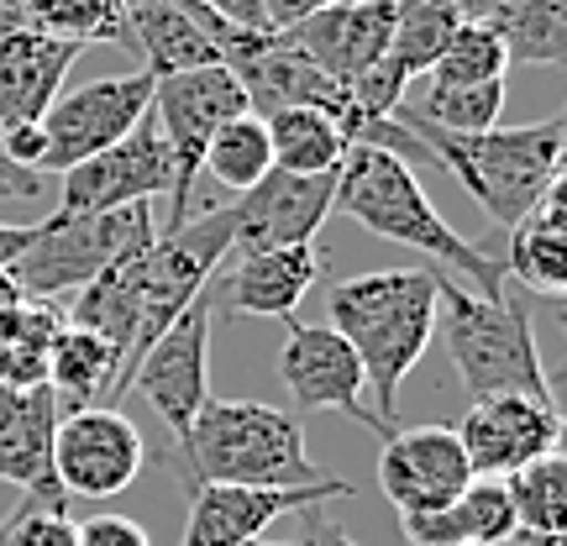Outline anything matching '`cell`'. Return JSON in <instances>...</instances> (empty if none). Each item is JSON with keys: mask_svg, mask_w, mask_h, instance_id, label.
Segmentation results:
<instances>
[{"mask_svg": "<svg viewBox=\"0 0 567 546\" xmlns=\"http://www.w3.org/2000/svg\"><path fill=\"white\" fill-rule=\"evenodd\" d=\"M331 331L342 337L363 379L373 389V415L400 431V384L410 368L425 358V347L436 337V274L431 268H379L358 279H337L326 295Z\"/></svg>", "mask_w": 567, "mask_h": 546, "instance_id": "obj_1", "label": "cell"}, {"mask_svg": "<svg viewBox=\"0 0 567 546\" xmlns=\"http://www.w3.org/2000/svg\"><path fill=\"white\" fill-rule=\"evenodd\" d=\"M337 210L363 231L384 237V243H400L410 253H425L431 264L452 268V274H467L478 284V295H505L509 289L505 264L478 253L463 231H452L442 222V210L431 205V195L421 189L415 168L384 153V147H368V142L347 147L342 168H337Z\"/></svg>", "mask_w": 567, "mask_h": 546, "instance_id": "obj_2", "label": "cell"}, {"mask_svg": "<svg viewBox=\"0 0 567 546\" xmlns=\"http://www.w3.org/2000/svg\"><path fill=\"white\" fill-rule=\"evenodd\" d=\"M400 122L499 226H520L551 184L563 179V122L557 116L530 126H488V132H436L410 116Z\"/></svg>", "mask_w": 567, "mask_h": 546, "instance_id": "obj_3", "label": "cell"}, {"mask_svg": "<svg viewBox=\"0 0 567 546\" xmlns=\"http://www.w3.org/2000/svg\"><path fill=\"white\" fill-rule=\"evenodd\" d=\"M436 326H442L446 358L457 368V379L473 400H499V394H520V400H551L547 363L536 352V331H530L526 300L505 289V295H467L452 279L436 274Z\"/></svg>", "mask_w": 567, "mask_h": 546, "instance_id": "obj_4", "label": "cell"}, {"mask_svg": "<svg viewBox=\"0 0 567 546\" xmlns=\"http://www.w3.org/2000/svg\"><path fill=\"white\" fill-rule=\"evenodd\" d=\"M179 452L189 484L295 488L321 478L305 452V425L295 421V410L258 400H205L195 425L179 436Z\"/></svg>", "mask_w": 567, "mask_h": 546, "instance_id": "obj_5", "label": "cell"}, {"mask_svg": "<svg viewBox=\"0 0 567 546\" xmlns=\"http://www.w3.org/2000/svg\"><path fill=\"white\" fill-rule=\"evenodd\" d=\"M231 247H237V210L210 205L205 216H184L179 226H168L163 237L142 247L137 258H126V279H132V295H137V342L126 352L116 400L126 394V379H132L137 358L200 300L210 274L231 258Z\"/></svg>", "mask_w": 567, "mask_h": 546, "instance_id": "obj_6", "label": "cell"}, {"mask_svg": "<svg viewBox=\"0 0 567 546\" xmlns=\"http://www.w3.org/2000/svg\"><path fill=\"white\" fill-rule=\"evenodd\" d=\"M158 237L147 205H122V210H95V216H48L38 222L32 247L11 264V279L21 284L27 300H59L80 295L116 264L137 258L142 247Z\"/></svg>", "mask_w": 567, "mask_h": 546, "instance_id": "obj_7", "label": "cell"}, {"mask_svg": "<svg viewBox=\"0 0 567 546\" xmlns=\"http://www.w3.org/2000/svg\"><path fill=\"white\" fill-rule=\"evenodd\" d=\"M153 122H158L168 158H174V184H168V226H179L189 216V189L200 174V153L210 132L226 126L231 116L247 111V95L237 74L226 63H205V69H184V74H163L153 80Z\"/></svg>", "mask_w": 567, "mask_h": 546, "instance_id": "obj_8", "label": "cell"}, {"mask_svg": "<svg viewBox=\"0 0 567 546\" xmlns=\"http://www.w3.org/2000/svg\"><path fill=\"white\" fill-rule=\"evenodd\" d=\"M153 105V74H105V80L74 84L42 111V168L38 174H69L74 163L105 153L122 142Z\"/></svg>", "mask_w": 567, "mask_h": 546, "instance_id": "obj_9", "label": "cell"}, {"mask_svg": "<svg viewBox=\"0 0 567 546\" xmlns=\"http://www.w3.org/2000/svg\"><path fill=\"white\" fill-rule=\"evenodd\" d=\"M147 442L116 405L63 410L53 431V478L63 499H116L142 478Z\"/></svg>", "mask_w": 567, "mask_h": 546, "instance_id": "obj_10", "label": "cell"}, {"mask_svg": "<svg viewBox=\"0 0 567 546\" xmlns=\"http://www.w3.org/2000/svg\"><path fill=\"white\" fill-rule=\"evenodd\" d=\"M59 179V216H95V210H122V205H147L153 195H168L174 158H168V142L147 111L122 142L74 163Z\"/></svg>", "mask_w": 567, "mask_h": 546, "instance_id": "obj_11", "label": "cell"}, {"mask_svg": "<svg viewBox=\"0 0 567 546\" xmlns=\"http://www.w3.org/2000/svg\"><path fill=\"white\" fill-rule=\"evenodd\" d=\"M132 389L158 410V421L174 436H184L195 425L200 405L210 400V295H200L158 342L142 352L132 379H126V394Z\"/></svg>", "mask_w": 567, "mask_h": 546, "instance_id": "obj_12", "label": "cell"}, {"mask_svg": "<svg viewBox=\"0 0 567 546\" xmlns=\"http://www.w3.org/2000/svg\"><path fill=\"white\" fill-rule=\"evenodd\" d=\"M352 484L342 478H316L295 488H252V484H195L189 494V521L179 546H247L258 542L279 515H300L326 499H347Z\"/></svg>", "mask_w": 567, "mask_h": 546, "instance_id": "obj_13", "label": "cell"}, {"mask_svg": "<svg viewBox=\"0 0 567 546\" xmlns=\"http://www.w3.org/2000/svg\"><path fill=\"white\" fill-rule=\"evenodd\" d=\"M279 379L289 389V400L300 410H342L347 421L368 425L389 436V425L368 410V379L358 352L331 331V326H295L289 321V337L279 347Z\"/></svg>", "mask_w": 567, "mask_h": 546, "instance_id": "obj_14", "label": "cell"}, {"mask_svg": "<svg viewBox=\"0 0 567 546\" xmlns=\"http://www.w3.org/2000/svg\"><path fill=\"white\" fill-rule=\"evenodd\" d=\"M473 484V467L463 457L457 431L446 425H400L384 436L379 452V488L400 515H421V509L452 505L463 488Z\"/></svg>", "mask_w": 567, "mask_h": 546, "instance_id": "obj_15", "label": "cell"}, {"mask_svg": "<svg viewBox=\"0 0 567 546\" xmlns=\"http://www.w3.org/2000/svg\"><path fill=\"white\" fill-rule=\"evenodd\" d=\"M457 442H463L473 478H505V473L536 463V457H551L563 446V415H557V405L520 400V394L473 400V410L457 425Z\"/></svg>", "mask_w": 567, "mask_h": 546, "instance_id": "obj_16", "label": "cell"}, {"mask_svg": "<svg viewBox=\"0 0 567 546\" xmlns=\"http://www.w3.org/2000/svg\"><path fill=\"white\" fill-rule=\"evenodd\" d=\"M237 253L252 247H305L321 237L326 216L337 210V174H284L268 168L264 179L237 200Z\"/></svg>", "mask_w": 567, "mask_h": 546, "instance_id": "obj_17", "label": "cell"}, {"mask_svg": "<svg viewBox=\"0 0 567 546\" xmlns=\"http://www.w3.org/2000/svg\"><path fill=\"white\" fill-rule=\"evenodd\" d=\"M59 394L48 384L11 389L0 384V484H17L27 499L63 509V488L53 478V431H59Z\"/></svg>", "mask_w": 567, "mask_h": 546, "instance_id": "obj_18", "label": "cell"}, {"mask_svg": "<svg viewBox=\"0 0 567 546\" xmlns=\"http://www.w3.org/2000/svg\"><path fill=\"white\" fill-rule=\"evenodd\" d=\"M394 32V0H337L310 21L289 27L284 38L321 69L331 84H352L368 63L384 59Z\"/></svg>", "mask_w": 567, "mask_h": 546, "instance_id": "obj_19", "label": "cell"}, {"mask_svg": "<svg viewBox=\"0 0 567 546\" xmlns=\"http://www.w3.org/2000/svg\"><path fill=\"white\" fill-rule=\"evenodd\" d=\"M84 42L48 38V32H6L0 38V132L42 122V111L63 95L69 69L80 63Z\"/></svg>", "mask_w": 567, "mask_h": 546, "instance_id": "obj_20", "label": "cell"}, {"mask_svg": "<svg viewBox=\"0 0 567 546\" xmlns=\"http://www.w3.org/2000/svg\"><path fill=\"white\" fill-rule=\"evenodd\" d=\"M321 279V253L305 247H252L243 253L221 284V305L237 316H268V321H295L300 300Z\"/></svg>", "mask_w": 567, "mask_h": 546, "instance_id": "obj_21", "label": "cell"}, {"mask_svg": "<svg viewBox=\"0 0 567 546\" xmlns=\"http://www.w3.org/2000/svg\"><path fill=\"white\" fill-rule=\"evenodd\" d=\"M126 42L132 59L163 80V74H184V69H205L216 59V42L205 38V27L195 21L189 0H122Z\"/></svg>", "mask_w": 567, "mask_h": 546, "instance_id": "obj_22", "label": "cell"}, {"mask_svg": "<svg viewBox=\"0 0 567 546\" xmlns=\"http://www.w3.org/2000/svg\"><path fill=\"white\" fill-rule=\"evenodd\" d=\"M400 526L410 546H478L515 530V515H509L505 478H473L452 505L400 515Z\"/></svg>", "mask_w": 567, "mask_h": 546, "instance_id": "obj_23", "label": "cell"}, {"mask_svg": "<svg viewBox=\"0 0 567 546\" xmlns=\"http://www.w3.org/2000/svg\"><path fill=\"white\" fill-rule=\"evenodd\" d=\"M116 384H122V352L84 331V326H59L53 337V358H48V389L59 394L63 410H84V405H116Z\"/></svg>", "mask_w": 567, "mask_h": 546, "instance_id": "obj_24", "label": "cell"}, {"mask_svg": "<svg viewBox=\"0 0 567 546\" xmlns=\"http://www.w3.org/2000/svg\"><path fill=\"white\" fill-rule=\"evenodd\" d=\"M563 179L551 184L542 205L530 210L520 226H509V253L499 258L505 264V279L526 284L530 295H563L567 289V237H563Z\"/></svg>", "mask_w": 567, "mask_h": 546, "instance_id": "obj_25", "label": "cell"}, {"mask_svg": "<svg viewBox=\"0 0 567 546\" xmlns=\"http://www.w3.org/2000/svg\"><path fill=\"white\" fill-rule=\"evenodd\" d=\"M268 147H274V168L284 174H337L347 158V132L331 111L316 105H289V111H268Z\"/></svg>", "mask_w": 567, "mask_h": 546, "instance_id": "obj_26", "label": "cell"}, {"mask_svg": "<svg viewBox=\"0 0 567 546\" xmlns=\"http://www.w3.org/2000/svg\"><path fill=\"white\" fill-rule=\"evenodd\" d=\"M59 326H63L59 300H27L11 316H0V384L11 389L48 384V358H53Z\"/></svg>", "mask_w": 567, "mask_h": 546, "instance_id": "obj_27", "label": "cell"}, {"mask_svg": "<svg viewBox=\"0 0 567 546\" xmlns=\"http://www.w3.org/2000/svg\"><path fill=\"white\" fill-rule=\"evenodd\" d=\"M457 27L463 17L452 11V0H394V32H389L384 59L400 63L410 80H425Z\"/></svg>", "mask_w": 567, "mask_h": 546, "instance_id": "obj_28", "label": "cell"}, {"mask_svg": "<svg viewBox=\"0 0 567 546\" xmlns=\"http://www.w3.org/2000/svg\"><path fill=\"white\" fill-rule=\"evenodd\" d=\"M200 168L216 184H226L231 195L252 189V184L274 168V147H268L264 116H258V111H243V116H231L226 126H216L200 153Z\"/></svg>", "mask_w": 567, "mask_h": 546, "instance_id": "obj_29", "label": "cell"}, {"mask_svg": "<svg viewBox=\"0 0 567 546\" xmlns=\"http://www.w3.org/2000/svg\"><path fill=\"white\" fill-rule=\"evenodd\" d=\"M499 111H505V80L425 84L421 105H400V116L436 126V132H488L499 126Z\"/></svg>", "mask_w": 567, "mask_h": 546, "instance_id": "obj_30", "label": "cell"}, {"mask_svg": "<svg viewBox=\"0 0 567 546\" xmlns=\"http://www.w3.org/2000/svg\"><path fill=\"white\" fill-rule=\"evenodd\" d=\"M505 494L515 526L542 530V536H567V463L557 452L505 473Z\"/></svg>", "mask_w": 567, "mask_h": 546, "instance_id": "obj_31", "label": "cell"}, {"mask_svg": "<svg viewBox=\"0 0 567 546\" xmlns=\"http://www.w3.org/2000/svg\"><path fill=\"white\" fill-rule=\"evenodd\" d=\"M488 27L505 38L509 59H526V63L567 59V0H509Z\"/></svg>", "mask_w": 567, "mask_h": 546, "instance_id": "obj_32", "label": "cell"}, {"mask_svg": "<svg viewBox=\"0 0 567 546\" xmlns=\"http://www.w3.org/2000/svg\"><path fill=\"white\" fill-rule=\"evenodd\" d=\"M27 27L69 42H116L132 53L122 21V0H27Z\"/></svg>", "mask_w": 567, "mask_h": 546, "instance_id": "obj_33", "label": "cell"}, {"mask_svg": "<svg viewBox=\"0 0 567 546\" xmlns=\"http://www.w3.org/2000/svg\"><path fill=\"white\" fill-rule=\"evenodd\" d=\"M509 63H515V59H509L505 38H499L494 27H484V21H463V27L452 32V42L442 48V59L431 63L425 84H484V80H505Z\"/></svg>", "mask_w": 567, "mask_h": 546, "instance_id": "obj_34", "label": "cell"}, {"mask_svg": "<svg viewBox=\"0 0 567 546\" xmlns=\"http://www.w3.org/2000/svg\"><path fill=\"white\" fill-rule=\"evenodd\" d=\"M0 546H80V536H74V521H69L63 509L27 499V505L0 526Z\"/></svg>", "mask_w": 567, "mask_h": 546, "instance_id": "obj_35", "label": "cell"}, {"mask_svg": "<svg viewBox=\"0 0 567 546\" xmlns=\"http://www.w3.org/2000/svg\"><path fill=\"white\" fill-rule=\"evenodd\" d=\"M74 536H80V546H153V536H147L137 521L111 515V509H101V515H90L84 526H74Z\"/></svg>", "mask_w": 567, "mask_h": 546, "instance_id": "obj_36", "label": "cell"}, {"mask_svg": "<svg viewBox=\"0 0 567 546\" xmlns=\"http://www.w3.org/2000/svg\"><path fill=\"white\" fill-rule=\"evenodd\" d=\"M326 6H337V0H264V21H268V32H289V27L310 21Z\"/></svg>", "mask_w": 567, "mask_h": 546, "instance_id": "obj_37", "label": "cell"}, {"mask_svg": "<svg viewBox=\"0 0 567 546\" xmlns=\"http://www.w3.org/2000/svg\"><path fill=\"white\" fill-rule=\"evenodd\" d=\"M200 11H210V17L231 21V27H247V32H268L264 21V0H195Z\"/></svg>", "mask_w": 567, "mask_h": 546, "instance_id": "obj_38", "label": "cell"}, {"mask_svg": "<svg viewBox=\"0 0 567 546\" xmlns=\"http://www.w3.org/2000/svg\"><path fill=\"white\" fill-rule=\"evenodd\" d=\"M300 526H305V536H300V546H358L352 536H347L331 515H326V505H310V509H300Z\"/></svg>", "mask_w": 567, "mask_h": 546, "instance_id": "obj_39", "label": "cell"}, {"mask_svg": "<svg viewBox=\"0 0 567 546\" xmlns=\"http://www.w3.org/2000/svg\"><path fill=\"white\" fill-rule=\"evenodd\" d=\"M38 189H42V174H32V168H17V163L6 158V147H0V195L38 200Z\"/></svg>", "mask_w": 567, "mask_h": 546, "instance_id": "obj_40", "label": "cell"}, {"mask_svg": "<svg viewBox=\"0 0 567 546\" xmlns=\"http://www.w3.org/2000/svg\"><path fill=\"white\" fill-rule=\"evenodd\" d=\"M32 237H38V226H21V222H0V268H11L32 247Z\"/></svg>", "mask_w": 567, "mask_h": 546, "instance_id": "obj_41", "label": "cell"}, {"mask_svg": "<svg viewBox=\"0 0 567 546\" xmlns=\"http://www.w3.org/2000/svg\"><path fill=\"white\" fill-rule=\"evenodd\" d=\"M505 6H509V0H452V11H457V17H463V21H484V27L499 17Z\"/></svg>", "mask_w": 567, "mask_h": 546, "instance_id": "obj_42", "label": "cell"}, {"mask_svg": "<svg viewBox=\"0 0 567 546\" xmlns=\"http://www.w3.org/2000/svg\"><path fill=\"white\" fill-rule=\"evenodd\" d=\"M478 546H563V536H542V530L515 526V530H505V536H494V542H478Z\"/></svg>", "mask_w": 567, "mask_h": 546, "instance_id": "obj_43", "label": "cell"}, {"mask_svg": "<svg viewBox=\"0 0 567 546\" xmlns=\"http://www.w3.org/2000/svg\"><path fill=\"white\" fill-rule=\"evenodd\" d=\"M27 27V0H0V38Z\"/></svg>", "mask_w": 567, "mask_h": 546, "instance_id": "obj_44", "label": "cell"}, {"mask_svg": "<svg viewBox=\"0 0 567 546\" xmlns=\"http://www.w3.org/2000/svg\"><path fill=\"white\" fill-rule=\"evenodd\" d=\"M17 305H27V295H21V284L11 279V268H0V316H11Z\"/></svg>", "mask_w": 567, "mask_h": 546, "instance_id": "obj_45", "label": "cell"}, {"mask_svg": "<svg viewBox=\"0 0 567 546\" xmlns=\"http://www.w3.org/2000/svg\"><path fill=\"white\" fill-rule=\"evenodd\" d=\"M247 546H300V542H268V536H258V542H247Z\"/></svg>", "mask_w": 567, "mask_h": 546, "instance_id": "obj_46", "label": "cell"}]
</instances>
